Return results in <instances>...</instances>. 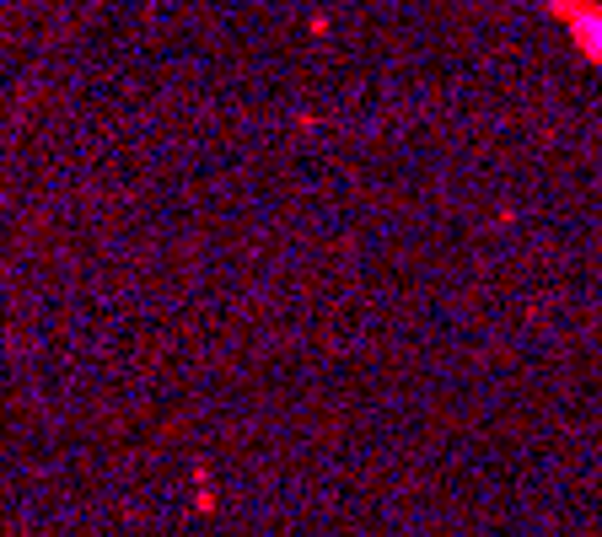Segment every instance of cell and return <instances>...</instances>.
<instances>
[{
	"mask_svg": "<svg viewBox=\"0 0 602 537\" xmlns=\"http://www.w3.org/2000/svg\"><path fill=\"white\" fill-rule=\"evenodd\" d=\"M549 11L571 27V38H576V48L602 65V0H549Z\"/></svg>",
	"mask_w": 602,
	"mask_h": 537,
	"instance_id": "cell-1",
	"label": "cell"
}]
</instances>
